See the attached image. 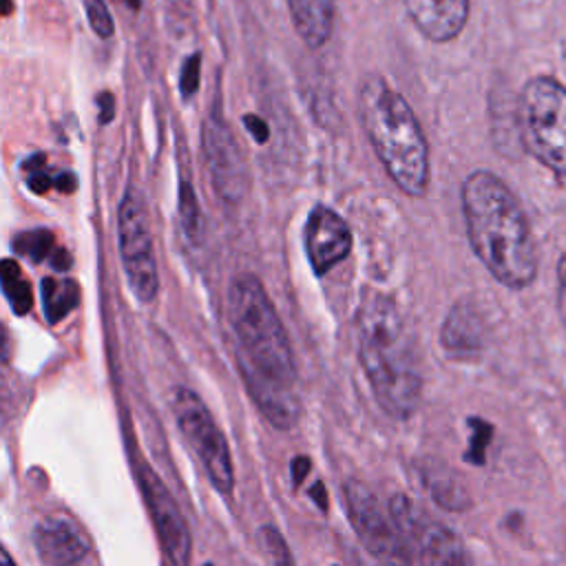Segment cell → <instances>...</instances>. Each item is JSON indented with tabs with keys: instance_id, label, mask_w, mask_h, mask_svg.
Instances as JSON below:
<instances>
[{
	"instance_id": "obj_1",
	"label": "cell",
	"mask_w": 566,
	"mask_h": 566,
	"mask_svg": "<svg viewBox=\"0 0 566 566\" xmlns=\"http://www.w3.org/2000/svg\"><path fill=\"white\" fill-rule=\"evenodd\" d=\"M228 318L248 394L276 429H292L301 416L294 354L279 312L254 274L232 279Z\"/></svg>"
},
{
	"instance_id": "obj_2",
	"label": "cell",
	"mask_w": 566,
	"mask_h": 566,
	"mask_svg": "<svg viewBox=\"0 0 566 566\" xmlns=\"http://www.w3.org/2000/svg\"><path fill=\"white\" fill-rule=\"evenodd\" d=\"M469 243L495 281L528 287L537 274V248L511 188L489 170H473L460 190Z\"/></svg>"
},
{
	"instance_id": "obj_3",
	"label": "cell",
	"mask_w": 566,
	"mask_h": 566,
	"mask_svg": "<svg viewBox=\"0 0 566 566\" xmlns=\"http://www.w3.org/2000/svg\"><path fill=\"white\" fill-rule=\"evenodd\" d=\"M356 108L365 137L394 186L407 197H424L431 181L429 144L409 102L380 75H365Z\"/></svg>"
},
{
	"instance_id": "obj_4",
	"label": "cell",
	"mask_w": 566,
	"mask_h": 566,
	"mask_svg": "<svg viewBox=\"0 0 566 566\" xmlns=\"http://www.w3.org/2000/svg\"><path fill=\"white\" fill-rule=\"evenodd\" d=\"M358 358L385 413L405 420L420 402L422 376L409 329L385 296H371L358 312Z\"/></svg>"
},
{
	"instance_id": "obj_5",
	"label": "cell",
	"mask_w": 566,
	"mask_h": 566,
	"mask_svg": "<svg viewBox=\"0 0 566 566\" xmlns=\"http://www.w3.org/2000/svg\"><path fill=\"white\" fill-rule=\"evenodd\" d=\"M520 128L526 150L566 177V86L544 75L528 80L520 95Z\"/></svg>"
},
{
	"instance_id": "obj_6",
	"label": "cell",
	"mask_w": 566,
	"mask_h": 566,
	"mask_svg": "<svg viewBox=\"0 0 566 566\" xmlns=\"http://www.w3.org/2000/svg\"><path fill=\"white\" fill-rule=\"evenodd\" d=\"M117 239L124 274L137 301L150 303L159 292V270L144 197L128 188L117 208Z\"/></svg>"
},
{
	"instance_id": "obj_7",
	"label": "cell",
	"mask_w": 566,
	"mask_h": 566,
	"mask_svg": "<svg viewBox=\"0 0 566 566\" xmlns=\"http://www.w3.org/2000/svg\"><path fill=\"white\" fill-rule=\"evenodd\" d=\"M172 413L184 438L195 449L208 480L221 495L234 489V467L223 431L212 420L203 400L188 387H177L172 396Z\"/></svg>"
},
{
	"instance_id": "obj_8",
	"label": "cell",
	"mask_w": 566,
	"mask_h": 566,
	"mask_svg": "<svg viewBox=\"0 0 566 566\" xmlns=\"http://www.w3.org/2000/svg\"><path fill=\"white\" fill-rule=\"evenodd\" d=\"M387 509L420 566H473L458 533L431 517L411 497L398 493L389 500Z\"/></svg>"
},
{
	"instance_id": "obj_9",
	"label": "cell",
	"mask_w": 566,
	"mask_h": 566,
	"mask_svg": "<svg viewBox=\"0 0 566 566\" xmlns=\"http://www.w3.org/2000/svg\"><path fill=\"white\" fill-rule=\"evenodd\" d=\"M343 497L349 524L367 553L385 566H411L413 555L389 509L385 511L378 497L358 480L345 482Z\"/></svg>"
},
{
	"instance_id": "obj_10",
	"label": "cell",
	"mask_w": 566,
	"mask_h": 566,
	"mask_svg": "<svg viewBox=\"0 0 566 566\" xmlns=\"http://www.w3.org/2000/svg\"><path fill=\"white\" fill-rule=\"evenodd\" d=\"M201 148L217 195L226 201H239L248 186L245 161L232 130L214 111L203 122Z\"/></svg>"
},
{
	"instance_id": "obj_11",
	"label": "cell",
	"mask_w": 566,
	"mask_h": 566,
	"mask_svg": "<svg viewBox=\"0 0 566 566\" xmlns=\"http://www.w3.org/2000/svg\"><path fill=\"white\" fill-rule=\"evenodd\" d=\"M139 486L150 511V517L157 526L159 542L172 566H190V531L186 517L181 515L172 493L159 480V475L148 467L139 464Z\"/></svg>"
},
{
	"instance_id": "obj_12",
	"label": "cell",
	"mask_w": 566,
	"mask_h": 566,
	"mask_svg": "<svg viewBox=\"0 0 566 566\" xmlns=\"http://www.w3.org/2000/svg\"><path fill=\"white\" fill-rule=\"evenodd\" d=\"M305 254L316 276H325L352 252L354 237L347 221L332 208L318 203L310 210L305 230Z\"/></svg>"
},
{
	"instance_id": "obj_13",
	"label": "cell",
	"mask_w": 566,
	"mask_h": 566,
	"mask_svg": "<svg viewBox=\"0 0 566 566\" xmlns=\"http://www.w3.org/2000/svg\"><path fill=\"white\" fill-rule=\"evenodd\" d=\"M33 542L46 566H77L88 553L86 537L64 515L42 517L33 531Z\"/></svg>"
},
{
	"instance_id": "obj_14",
	"label": "cell",
	"mask_w": 566,
	"mask_h": 566,
	"mask_svg": "<svg viewBox=\"0 0 566 566\" xmlns=\"http://www.w3.org/2000/svg\"><path fill=\"white\" fill-rule=\"evenodd\" d=\"M416 29L431 42H451L469 18V0H405Z\"/></svg>"
},
{
	"instance_id": "obj_15",
	"label": "cell",
	"mask_w": 566,
	"mask_h": 566,
	"mask_svg": "<svg viewBox=\"0 0 566 566\" xmlns=\"http://www.w3.org/2000/svg\"><path fill=\"white\" fill-rule=\"evenodd\" d=\"M290 18L298 38L310 49L327 44L336 20V0H287Z\"/></svg>"
},
{
	"instance_id": "obj_16",
	"label": "cell",
	"mask_w": 566,
	"mask_h": 566,
	"mask_svg": "<svg viewBox=\"0 0 566 566\" xmlns=\"http://www.w3.org/2000/svg\"><path fill=\"white\" fill-rule=\"evenodd\" d=\"M440 343L449 356H473L482 345V325L478 312L458 303L444 318V325L440 329Z\"/></svg>"
},
{
	"instance_id": "obj_17",
	"label": "cell",
	"mask_w": 566,
	"mask_h": 566,
	"mask_svg": "<svg viewBox=\"0 0 566 566\" xmlns=\"http://www.w3.org/2000/svg\"><path fill=\"white\" fill-rule=\"evenodd\" d=\"M422 484L431 493L436 504H440L442 509L462 511L469 506V493L464 484L444 464H436V462L422 464Z\"/></svg>"
},
{
	"instance_id": "obj_18",
	"label": "cell",
	"mask_w": 566,
	"mask_h": 566,
	"mask_svg": "<svg viewBox=\"0 0 566 566\" xmlns=\"http://www.w3.org/2000/svg\"><path fill=\"white\" fill-rule=\"evenodd\" d=\"M42 307L49 323H60L66 314H71L80 301V287L69 276H46L40 285Z\"/></svg>"
},
{
	"instance_id": "obj_19",
	"label": "cell",
	"mask_w": 566,
	"mask_h": 566,
	"mask_svg": "<svg viewBox=\"0 0 566 566\" xmlns=\"http://www.w3.org/2000/svg\"><path fill=\"white\" fill-rule=\"evenodd\" d=\"M0 279H2L4 296H7L9 305L13 307V312L15 314H27L33 305V292H31V285L27 283L18 261L4 259L2 265H0Z\"/></svg>"
},
{
	"instance_id": "obj_20",
	"label": "cell",
	"mask_w": 566,
	"mask_h": 566,
	"mask_svg": "<svg viewBox=\"0 0 566 566\" xmlns=\"http://www.w3.org/2000/svg\"><path fill=\"white\" fill-rule=\"evenodd\" d=\"M179 221H181V228L188 234V239L199 241L201 230H203V217H201L197 195L186 179L179 186Z\"/></svg>"
},
{
	"instance_id": "obj_21",
	"label": "cell",
	"mask_w": 566,
	"mask_h": 566,
	"mask_svg": "<svg viewBox=\"0 0 566 566\" xmlns=\"http://www.w3.org/2000/svg\"><path fill=\"white\" fill-rule=\"evenodd\" d=\"M259 537H261L263 548H265V553H268V557H270V562L274 566H294L292 553L287 548V542L276 531V526H261L259 528Z\"/></svg>"
},
{
	"instance_id": "obj_22",
	"label": "cell",
	"mask_w": 566,
	"mask_h": 566,
	"mask_svg": "<svg viewBox=\"0 0 566 566\" xmlns=\"http://www.w3.org/2000/svg\"><path fill=\"white\" fill-rule=\"evenodd\" d=\"M53 248V237L46 230H35V232H27L20 234L15 241V250L27 254L33 261H42Z\"/></svg>"
},
{
	"instance_id": "obj_23",
	"label": "cell",
	"mask_w": 566,
	"mask_h": 566,
	"mask_svg": "<svg viewBox=\"0 0 566 566\" xmlns=\"http://www.w3.org/2000/svg\"><path fill=\"white\" fill-rule=\"evenodd\" d=\"M84 9H86L88 24L97 38L106 40L115 33V22H113V15L104 0H84Z\"/></svg>"
},
{
	"instance_id": "obj_24",
	"label": "cell",
	"mask_w": 566,
	"mask_h": 566,
	"mask_svg": "<svg viewBox=\"0 0 566 566\" xmlns=\"http://www.w3.org/2000/svg\"><path fill=\"white\" fill-rule=\"evenodd\" d=\"M491 433H493V427L489 422L478 420V418L471 420V438H469V449L464 453V458L469 462H473V464H482L484 462V453H486Z\"/></svg>"
},
{
	"instance_id": "obj_25",
	"label": "cell",
	"mask_w": 566,
	"mask_h": 566,
	"mask_svg": "<svg viewBox=\"0 0 566 566\" xmlns=\"http://www.w3.org/2000/svg\"><path fill=\"white\" fill-rule=\"evenodd\" d=\"M199 66H201V62H199V53L190 55V57L184 62V66H181V80H179V86H181L184 97H190V95L197 91V86H199Z\"/></svg>"
},
{
	"instance_id": "obj_26",
	"label": "cell",
	"mask_w": 566,
	"mask_h": 566,
	"mask_svg": "<svg viewBox=\"0 0 566 566\" xmlns=\"http://www.w3.org/2000/svg\"><path fill=\"white\" fill-rule=\"evenodd\" d=\"M557 310L562 316V323L566 327V252L562 254L557 263Z\"/></svg>"
},
{
	"instance_id": "obj_27",
	"label": "cell",
	"mask_w": 566,
	"mask_h": 566,
	"mask_svg": "<svg viewBox=\"0 0 566 566\" xmlns=\"http://www.w3.org/2000/svg\"><path fill=\"white\" fill-rule=\"evenodd\" d=\"M310 458L307 455H296L294 460H292V482L294 484H298V482H303V478L310 473Z\"/></svg>"
},
{
	"instance_id": "obj_28",
	"label": "cell",
	"mask_w": 566,
	"mask_h": 566,
	"mask_svg": "<svg viewBox=\"0 0 566 566\" xmlns=\"http://www.w3.org/2000/svg\"><path fill=\"white\" fill-rule=\"evenodd\" d=\"M243 124L252 130V135H254L256 142H265V139H268V126H265L263 119H259V117H254V115H248V117H243Z\"/></svg>"
},
{
	"instance_id": "obj_29",
	"label": "cell",
	"mask_w": 566,
	"mask_h": 566,
	"mask_svg": "<svg viewBox=\"0 0 566 566\" xmlns=\"http://www.w3.org/2000/svg\"><path fill=\"white\" fill-rule=\"evenodd\" d=\"M2 566H13L11 555H9V551H7V548H2Z\"/></svg>"
},
{
	"instance_id": "obj_30",
	"label": "cell",
	"mask_w": 566,
	"mask_h": 566,
	"mask_svg": "<svg viewBox=\"0 0 566 566\" xmlns=\"http://www.w3.org/2000/svg\"><path fill=\"white\" fill-rule=\"evenodd\" d=\"M208 566H210V564H208Z\"/></svg>"
}]
</instances>
